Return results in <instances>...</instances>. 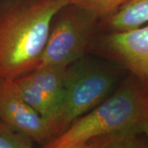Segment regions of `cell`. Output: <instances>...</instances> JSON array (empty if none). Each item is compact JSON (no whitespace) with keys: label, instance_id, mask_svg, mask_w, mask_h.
Segmentation results:
<instances>
[{"label":"cell","instance_id":"cell-6","mask_svg":"<svg viewBox=\"0 0 148 148\" xmlns=\"http://www.w3.org/2000/svg\"><path fill=\"white\" fill-rule=\"evenodd\" d=\"M0 118L32 142L45 146L53 138L47 121L23 99L14 80L0 78Z\"/></svg>","mask_w":148,"mask_h":148},{"label":"cell","instance_id":"cell-14","mask_svg":"<svg viewBox=\"0 0 148 148\" xmlns=\"http://www.w3.org/2000/svg\"><path fill=\"white\" fill-rule=\"evenodd\" d=\"M144 135H145V137H146V139H147V147H148V123H147V125H146V127L144 128Z\"/></svg>","mask_w":148,"mask_h":148},{"label":"cell","instance_id":"cell-13","mask_svg":"<svg viewBox=\"0 0 148 148\" xmlns=\"http://www.w3.org/2000/svg\"><path fill=\"white\" fill-rule=\"evenodd\" d=\"M62 148H91V147H90V144L89 143V142H87V143H75V144L67 146V147H64Z\"/></svg>","mask_w":148,"mask_h":148},{"label":"cell","instance_id":"cell-12","mask_svg":"<svg viewBox=\"0 0 148 148\" xmlns=\"http://www.w3.org/2000/svg\"><path fill=\"white\" fill-rule=\"evenodd\" d=\"M32 141L13 131L0 118V148H33Z\"/></svg>","mask_w":148,"mask_h":148},{"label":"cell","instance_id":"cell-4","mask_svg":"<svg viewBox=\"0 0 148 148\" xmlns=\"http://www.w3.org/2000/svg\"><path fill=\"white\" fill-rule=\"evenodd\" d=\"M100 19L73 4L63 7L53 16L40 65L69 67L86 56L99 33ZM37 67V68H38Z\"/></svg>","mask_w":148,"mask_h":148},{"label":"cell","instance_id":"cell-9","mask_svg":"<svg viewBox=\"0 0 148 148\" xmlns=\"http://www.w3.org/2000/svg\"><path fill=\"white\" fill-rule=\"evenodd\" d=\"M23 99L35 110L48 121L54 114V108L46 95L38 86L31 82L26 75L14 80Z\"/></svg>","mask_w":148,"mask_h":148},{"label":"cell","instance_id":"cell-5","mask_svg":"<svg viewBox=\"0 0 148 148\" xmlns=\"http://www.w3.org/2000/svg\"><path fill=\"white\" fill-rule=\"evenodd\" d=\"M90 50L127 70L148 93V23L126 32H99Z\"/></svg>","mask_w":148,"mask_h":148},{"label":"cell","instance_id":"cell-10","mask_svg":"<svg viewBox=\"0 0 148 148\" xmlns=\"http://www.w3.org/2000/svg\"><path fill=\"white\" fill-rule=\"evenodd\" d=\"M142 132L129 131L109 134L89 141L91 148H148Z\"/></svg>","mask_w":148,"mask_h":148},{"label":"cell","instance_id":"cell-8","mask_svg":"<svg viewBox=\"0 0 148 148\" xmlns=\"http://www.w3.org/2000/svg\"><path fill=\"white\" fill-rule=\"evenodd\" d=\"M66 70L67 67L64 66L47 65L38 67L26 74L29 80L42 90L52 103L55 110L53 116L59 110L64 100Z\"/></svg>","mask_w":148,"mask_h":148},{"label":"cell","instance_id":"cell-2","mask_svg":"<svg viewBox=\"0 0 148 148\" xmlns=\"http://www.w3.org/2000/svg\"><path fill=\"white\" fill-rule=\"evenodd\" d=\"M147 123L148 93L129 74L114 93L43 148H62L119 132H143Z\"/></svg>","mask_w":148,"mask_h":148},{"label":"cell","instance_id":"cell-7","mask_svg":"<svg viewBox=\"0 0 148 148\" xmlns=\"http://www.w3.org/2000/svg\"><path fill=\"white\" fill-rule=\"evenodd\" d=\"M147 23L148 0H130L113 15L100 20L99 32H126Z\"/></svg>","mask_w":148,"mask_h":148},{"label":"cell","instance_id":"cell-3","mask_svg":"<svg viewBox=\"0 0 148 148\" xmlns=\"http://www.w3.org/2000/svg\"><path fill=\"white\" fill-rule=\"evenodd\" d=\"M115 82L116 74L109 66L86 56L69 65L66 70L62 105L48 121L53 138L105 101Z\"/></svg>","mask_w":148,"mask_h":148},{"label":"cell","instance_id":"cell-11","mask_svg":"<svg viewBox=\"0 0 148 148\" xmlns=\"http://www.w3.org/2000/svg\"><path fill=\"white\" fill-rule=\"evenodd\" d=\"M130 0H67L69 4H73L97 16L100 20L113 15L121 7Z\"/></svg>","mask_w":148,"mask_h":148},{"label":"cell","instance_id":"cell-1","mask_svg":"<svg viewBox=\"0 0 148 148\" xmlns=\"http://www.w3.org/2000/svg\"><path fill=\"white\" fill-rule=\"evenodd\" d=\"M67 0L0 2V78L15 80L40 65L54 15Z\"/></svg>","mask_w":148,"mask_h":148}]
</instances>
